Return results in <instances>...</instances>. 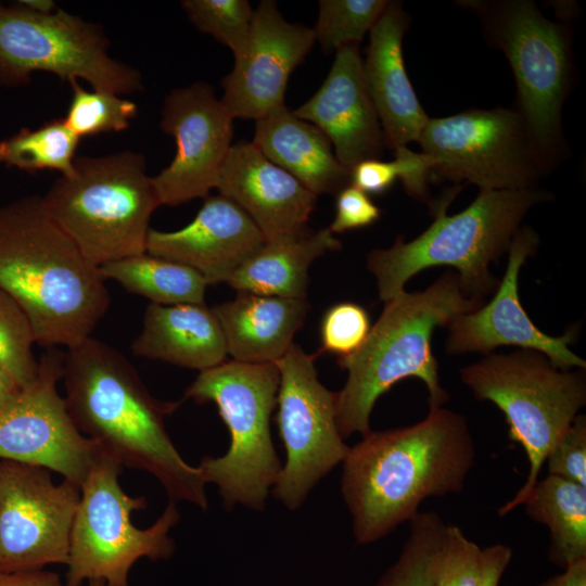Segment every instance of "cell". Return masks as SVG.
Masks as SVG:
<instances>
[{
    "instance_id": "cell-24",
    "label": "cell",
    "mask_w": 586,
    "mask_h": 586,
    "mask_svg": "<svg viewBox=\"0 0 586 586\" xmlns=\"http://www.w3.org/2000/svg\"><path fill=\"white\" fill-rule=\"evenodd\" d=\"M131 351L200 372L225 362L228 356L221 327L205 304L150 303Z\"/></svg>"
},
{
    "instance_id": "cell-39",
    "label": "cell",
    "mask_w": 586,
    "mask_h": 586,
    "mask_svg": "<svg viewBox=\"0 0 586 586\" xmlns=\"http://www.w3.org/2000/svg\"><path fill=\"white\" fill-rule=\"evenodd\" d=\"M393 151L398 179L406 192L420 202L430 203L428 182L433 167L430 157L422 152H413L407 146H400Z\"/></svg>"
},
{
    "instance_id": "cell-29",
    "label": "cell",
    "mask_w": 586,
    "mask_h": 586,
    "mask_svg": "<svg viewBox=\"0 0 586 586\" xmlns=\"http://www.w3.org/2000/svg\"><path fill=\"white\" fill-rule=\"evenodd\" d=\"M79 139L63 118L36 129L21 128L0 141V163L27 173L51 169L67 176L74 170Z\"/></svg>"
},
{
    "instance_id": "cell-18",
    "label": "cell",
    "mask_w": 586,
    "mask_h": 586,
    "mask_svg": "<svg viewBox=\"0 0 586 586\" xmlns=\"http://www.w3.org/2000/svg\"><path fill=\"white\" fill-rule=\"evenodd\" d=\"M315 41L313 28L284 20L276 1H260L246 49L221 80L220 101L232 118L257 120L283 107L289 77Z\"/></svg>"
},
{
    "instance_id": "cell-37",
    "label": "cell",
    "mask_w": 586,
    "mask_h": 586,
    "mask_svg": "<svg viewBox=\"0 0 586 586\" xmlns=\"http://www.w3.org/2000/svg\"><path fill=\"white\" fill-rule=\"evenodd\" d=\"M548 474L586 486V416L577 415L549 450Z\"/></svg>"
},
{
    "instance_id": "cell-6",
    "label": "cell",
    "mask_w": 586,
    "mask_h": 586,
    "mask_svg": "<svg viewBox=\"0 0 586 586\" xmlns=\"http://www.w3.org/2000/svg\"><path fill=\"white\" fill-rule=\"evenodd\" d=\"M55 224L93 265L146 253L149 222L161 206L144 156L122 151L79 156L42 196Z\"/></svg>"
},
{
    "instance_id": "cell-28",
    "label": "cell",
    "mask_w": 586,
    "mask_h": 586,
    "mask_svg": "<svg viewBox=\"0 0 586 586\" xmlns=\"http://www.w3.org/2000/svg\"><path fill=\"white\" fill-rule=\"evenodd\" d=\"M102 277L118 282L130 293L153 304H204L205 279L182 264L146 253L114 260L99 267Z\"/></svg>"
},
{
    "instance_id": "cell-41",
    "label": "cell",
    "mask_w": 586,
    "mask_h": 586,
    "mask_svg": "<svg viewBox=\"0 0 586 586\" xmlns=\"http://www.w3.org/2000/svg\"><path fill=\"white\" fill-rule=\"evenodd\" d=\"M512 559V550L504 544L482 548L481 573L477 586H499L501 577Z\"/></svg>"
},
{
    "instance_id": "cell-27",
    "label": "cell",
    "mask_w": 586,
    "mask_h": 586,
    "mask_svg": "<svg viewBox=\"0 0 586 586\" xmlns=\"http://www.w3.org/2000/svg\"><path fill=\"white\" fill-rule=\"evenodd\" d=\"M525 513L550 531L547 557L560 569L586 559V486L550 475L537 481Z\"/></svg>"
},
{
    "instance_id": "cell-11",
    "label": "cell",
    "mask_w": 586,
    "mask_h": 586,
    "mask_svg": "<svg viewBox=\"0 0 586 586\" xmlns=\"http://www.w3.org/2000/svg\"><path fill=\"white\" fill-rule=\"evenodd\" d=\"M109 46L100 25L61 9L39 14L20 1L0 3L1 86L27 85L41 71L118 95L143 90L141 74L113 59Z\"/></svg>"
},
{
    "instance_id": "cell-23",
    "label": "cell",
    "mask_w": 586,
    "mask_h": 586,
    "mask_svg": "<svg viewBox=\"0 0 586 586\" xmlns=\"http://www.w3.org/2000/svg\"><path fill=\"white\" fill-rule=\"evenodd\" d=\"M309 308L306 298L238 292L234 300L212 310L232 360L266 364L276 362L286 353Z\"/></svg>"
},
{
    "instance_id": "cell-33",
    "label": "cell",
    "mask_w": 586,
    "mask_h": 586,
    "mask_svg": "<svg viewBox=\"0 0 586 586\" xmlns=\"http://www.w3.org/2000/svg\"><path fill=\"white\" fill-rule=\"evenodd\" d=\"M181 7L195 28L231 50L234 61L243 55L254 15L249 1L184 0Z\"/></svg>"
},
{
    "instance_id": "cell-36",
    "label": "cell",
    "mask_w": 586,
    "mask_h": 586,
    "mask_svg": "<svg viewBox=\"0 0 586 586\" xmlns=\"http://www.w3.org/2000/svg\"><path fill=\"white\" fill-rule=\"evenodd\" d=\"M482 548L463 531L447 524L444 550L434 586H477Z\"/></svg>"
},
{
    "instance_id": "cell-45",
    "label": "cell",
    "mask_w": 586,
    "mask_h": 586,
    "mask_svg": "<svg viewBox=\"0 0 586 586\" xmlns=\"http://www.w3.org/2000/svg\"><path fill=\"white\" fill-rule=\"evenodd\" d=\"M20 3L39 14H50L56 10L55 3L51 0H20Z\"/></svg>"
},
{
    "instance_id": "cell-22",
    "label": "cell",
    "mask_w": 586,
    "mask_h": 586,
    "mask_svg": "<svg viewBox=\"0 0 586 586\" xmlns=\"http://www.w3.org/2000/svg\"><path fill=\"white\" fill-rule=\"evenodd\" d=\"M409 16L398 1H390L369 31L365 82L375 107L386 146L395 150L417 141L429 120L408 78L403 38Z\"/></svg>"
},
{
    "instance_id": "cell-15",
    "label": "cell",
    "mask_w": 586,
    "mask_h": 586,
    "mask_svg": "<svg viewBox=\"0 0 586 586\" xmlns=\"http://www.w3.org/2000/svg\"><path fill=\"white\" fill-rule=\"evenodd\" d=\"M80 487L50 470L0 460V572L42 570L68 560Z\"/></svg>"
},
{
    "instance_id": "cell-43",
    "label": "cell",
    "mask_w": 586,
    "mask_h": 586,
    "mask_svg": "<svg viewBox=\"0 0 586 586\" xmlns=\"http://www.w3.org/2000/svg\"><path fill=\"white\" fill-rule=\"evenodd\" d=\"M537 586H586V559L570 564L562 573L540 582Z\"/></svg>"
},
{
    "instance_id": "cell-31",
    "label": "cell",
    "mask_w": 586,
    "mask_h": 586,
    "mask_svg": "<svg viewBox=\"0 0 586 586\" xmlns=\"http://www.w3.org/2000/svg\"><path fill=\"white\" fill-rule=\"evenodd\" d=\"M72 99L63 118L79 138L110 131H123L137 117L138 106L122 95L86 90L77 79H69Z\"/></svg>"
},
{
    "instance_id": "cell-19",
    "label": "cell",
    "mask_w": 586,
    "mask_h": 586,
    "mask_svg": "<svg viewBox=\"0 0 586 586\" xmlns=\"http://www.w3.org/2000/svg\"><path fill=\"white\" fill-rule=\"evenodd\" d=\"M293 113L329 138L337 161L348 170L362 161L379 158L386 146L365 82L359 44L336 51L321 87Z\"/></svg>"
},
{
    "instance_id": "cell-8",
    "label": "cell",
    "mask_w": 586,
    "mask_h": 586,
    "mask_svg": "<svg viewBox=\"0 0 586 586\" xmlns=\"http://www.w3.org/2000/svg\"><path fill=\"white\" fill-rule=\"evenodd\" d=\"M481 21L487 43L512 68L518 107L549 173L568 153L562 109L571 90L570 30L546 18L531 0L460 1Z\"/></svg>"
},
{
    "instance_id": "cell-32",
    "label": "cell",
    "mask_w": 586,
    "mask_h": 586,
    "mask_svg": "<svg viewBox=\"0 0 586 586\" xmlns=\"http://www.w3.org/2000/svg\"><path fill=\"white\" fill-rule=\"evenodd\" d=\"M387 0H320L313 28L315 40L327 52L348 44H359L375 25Z\"/></svg>"
},
{
    "instance_id": "cell-5",
    "label": "cell",
    "mask_w": 586,
    "mask_h": 586,
    "mask_svg": "<svg viewBox=\"0 0 586 586\" xmlns=\"http://www.w3.org/2000/svg\"><path fill=\"white\" fill-rule=\"evenodd\" d=\"M458 193L449 192L435 206L433 222L417 238L406 242L399 235L388 249L367 255V268L377 279L384 303L405 291V284L430 267L456 269L462 293L483 302L495 293L499 281L489 267L504 253L528 211L550 194L537 188L522 190H480L463 211L447 215Z\"/></svg>"
},
{
    "instance_id": "cell-20",
    "label": "cell",
    "mask_w": 586,
    "mask_h": 586,
    "mask_svg": "<svg viewBox=\"0 0 586 586\" xmlns=\"http://www.w3.org/2000/svg\"><path fill=\"white\" fill-rule=\"evenodd\" d=\"M265 238L246 213L228 198L208 195L195 218L176 231L150 229L146 253L188 266L207 284L227 283Z\"/></svg>"
},
{
    "instance_id": "cell-42",
    "label": "cell",
    "mask_w": 586,
    "mask_h": 586,
    "mask_svg": "<svg viewBox=\"0 0 586 586\" xmlns=\"http://www.w3.org/2000/svg\"><path fill=\"white\" fill-rule=\"evenodd\" d=\"M0 586H64V582L55 572L44 570L0 572Z\"/></svg>"
},
{
    "instance_id": "cell-35",
    "label": "cell",
    "mask_w": 586,
    "mask_h": 586,
    "mask_svg": "<svg viewBox=\"0 0 586 586\" xmlns=\"http://www.w3.org/2000/svg\"><path fill=\"white\" fill-rule=\"evenodd\" d=\"M371 329L367 310L353 302H343L330 307L320 324L321 352L337 358L357 352Z\"/></svg>"
},
{
    "instance_id": "cell-38",
    "label": "cell",
    "mask_w": 586,
    "mask_h": 586,
    "mask_svg": "<svg viewBox=\"0 0 586 586\" xmlns=\"http://www.w3.org/2000/svg\"><path fill=\"white\" fill-rule=\"evenodd\" d=\"M380 215V208L369 195L349 183L336 194L335 217L329 230L334 234L367 227L375 222Z\"/></svg>"
},
{
    "instance_id": "cell-44",
    "label": "cell",
    "mask_w": 586,
    "mask_h": 586,
    "mask_svg": "<svg viewBox=\"0 0 586 586\" xmlns=\"http://www.w3.org/2000/svg\"><path fill=\"white\" fill-rule=\"evenodd\" d=\"M18 391V386L0 361V409L7 405Z\"/></svg>"
},
{
    "instance_id": "cell-2",
    "label": "cell",
    "mask_w": 586,
    "mask_h": 586,
    "mask_svg": "<svg viewBox=\"0 0 586 586\" xmlns=\"http://www.w3.org/2000/svg\"><path fill=\"white\" fill-rule=\"evenodd\" d=\"M62 379L67 410L82 435L123 468L152 474L170 501L207 510L199 467L182 458L165 426L180 403L154 398L120 352L92 336L64 353Z\"/></svg>"
},
{
    "instance_id": "cell-1",
    "label": "cell",
    "mask_w": 586,
    "mask_h": 586,
    "mask_svg": "<svg viewBox=\"0 0 586 586\" xmlns=\"http://www.w3.org/2000/svg\"><path fill=\"white\" fill-rule=\"evenodd\" d=\"M341 492L358 545L410 522L423 500L457 494L475 463L467 419L432 407L420 422L370 431L343 460Z\"/></svg>"
},
{
    "instance_id": "cell-3",
    "label": "cell",
    "mask_w": 586,
    "mask_h": 586,
    "mask_svg": "<svg viewBox=\"0 0 586 586\" xmlns=\"http://www.w3.org/2000/svg\"><path fill=\"white\" fill-rule=\"evenodd\" d=\"M105 281L42 196L0 206V286L25 311L36 343L68 348L91 336L110 306Z\"/></svg>"
},
{
    "instance_id": "cell-46",
    "label": "cell",
    "mask_w": 586,
    "mask_h": 586,
    "mask_svg": "<svg viewBox=\"0 0 586 586\" xmlns=\"http://www.w3.org/2000/svg\"><path fill=\"white\" fill-rule=\"evenodd\" d=\"M88 586H105V584L102 581L91 579L88 581Z\"/></svg>"
},
{
    "instance_id": "cell-4",
    "label": "cell",
    "mask_w": 586,
    "mask_h": 586,
    "mask_svg": "<svg viewBox=\"0 0 586 586\" xmlns=\"http://www.w3.org/2000/svg\"><path fill=\"white\" fill-rule=\"evenodd\" d=\"M484 303L467 297L456 272L447 270L423 291H403L384 303V309L354 354L337 358L347 371L336 393V423L343 438L371 431L370 416L384 393L407 378L421 380L429 405L442 407L449 394L441 385L438 362L431 347L436 328Z\"/></svg>"
},
{
    "instance_id": "cell-9",
    "label": "cell",
    "mask_w": 586,
    "mask_h": 586,
    "mask_svg": "<svg viewBox=\"0 0 586 586\" xmlns=\"http://www.w3.org/2000/svg\"><path fill=\"white\" fill-rule=\"evenodd\" d=\"M477 400H488L504 413L509 438L522 446L528 461L524 484L505 502V517L523 505L553 444L586 404L584 369L561 370L539 352L487 354L459 371Z\"/></svg>"
},
{
    "instance_id": "cell-16",
    "label": "cell",
    "mask_w": 586,
    "mask_h": 586,
    "mask_svg": "<svg viewBox=\"0 0 586 586\" xmlns=\"http://www.w3.org/2000/svg\"><path fill=\"white\" fill-rule=\"evenodd\" d=\"M160 127L176 142L170 164L152 177L161 205L208 196L233 138V118L212 86L196 81L171 90L164 99Z\"/></svg>"
},
{
    "instance_id": "cell-21",
    "label": "cell",
    "mask_w": 586,
    "mask_h": 586,
    "mask_svg": "<svg viewBox=\"0 0 586 586\" xmlns=\"http://www.w3.org/2000/svg\"><path fill=\"white\" fill-rule=\"evenodd\" d=\"M215 188L246 213L265 241L308 231L318 198L249 141L232 144Z\"/></svg>"
},
{
    "instance_id": "cell-40",
    "label": "cell",
    "mask_w": 586,
    "mask_h": 586,
    "mask_svg": "<svg viewBox=\"0 0 586 586\" xmlns=\"http://www.w3.org/2000/svg\"><path fill=\"white\" fill-rule=\"evenodd\" d=\"M398 179L394 161L371 158L356 164L351 170V183L367 194H382Z\"/></svg>"
},
{
    "instance_id": "cell-13",
    "label": "cell",
    "mask_w": 586,
    "mask_h": 586,
    "mask_svg": "<svg viewBox=\"0 0 586 586\" xmlns=\"http://www.w3.org/2000/svg\"><path fill=\"white\" fill-rule=\"evenodd\" d=\"M317 357L293 343L275 362L280 372L276 422L285 462L271 492L290 510L300 508L349 450L336 423V393L319 381Z\"/></svg>"
},
{
    "instance_id": "cell-25",
    "label": "cell",
    "mask_w": 586,
    "mask_h": 586,
    "mask_svg": "<svg viewBox=\"0 0 586 586\" xmlns=\"http://www.w3.org/2000/svg\"><path fill=\"white\" fill-rule=\"evenodd\" d=\"M252 142L317 196L337 194L351 183V170L337 161L329 138L286 105L255 120Z\"/></svg>"
},
{
    "instance_id": "cell-7",
    "label": "cell",
    "mask_w": 586,
    "mask_h": 586,
    "mask_svg": "<svg viewBox=\"0 0 586 586\" xmlns=\"http://www.w3.org/2000/svg\"><path fill=\"white\" fill-rule=\"evenodd\" d=\"M280 372L275 362L225 361L201 371L184 398L213 402L228 426L230 446L220 457L204 456L198 466L204 482L218 487L226 510L242 505L263 511L282 468L270 418L277 406Z\"/></svg>"
},
{
    "instance_id": "cell-34",
    "label": "cell",
    "mask_w": 586,
    "mask_h": 586,
    "mask_svg": "<svg viewBox=\"0 0 586 586\" xmlns=\"http://www.w3.org/2000/svg\"><path fill=\"white\" fill-rule=\"evenodd\" d=\"M33 327L18 303L0 286V361L18 388L29 385L37 377L39 361L33 345Z\"/></svg>"
},
{
    "instance_id": "cell-17",
    "label": "cell",
    "mask_w": 586,
    "mask_h": 586,
    "mask_svg": "<svg viewBox=\"0 0 586 586\" xmlns=\"http://www.w3.org/2000/svg\"><path fill=\"white\" fill-rule=\"evenodd\" d=\"M538 245V233L528 226H521L509 246L507 268L492 300L473 311L459 315L447 326V354L487 355L500 346H518L539 352L558 369H586V361L569 348L577 335L576 328L560 336L546 334L533 323L521 305L519 273Z\"/></svg>"
},
{
    "instance_id": "cell-12",
    "label": "cell",
    "mask_w": 586,
    "mask_h": 586,
    "mask_svg": "<svg viewBox=\"0 0 586 586\" xmlns=\"http://www.w3.org/2000/svg\"><path fill=\"white\" fill-rule=\"evenodd\" d=\"M418 142L432 161L431 177L467 180L480 190L537 188L548 174L515 109H474L429 118Z\"/></svg>"
},
{
    "instance_id": "cell-26",
    "label": "cell",
    "mask_w": 586,
    "mask_h": 586,
    "mask_svg": "<svg viewBox=\"0 0 586 586\" xmlns=\"http://www.w3.org/2000/svg\"><path fill=\"white\" fill-rule=\"evenodd\" d=\"M341 246L329 228L268 240L244 260L227 284L238 292L305 298L311 263Z\"/></svg>"
},
{
    "instance_id": "cell-30",
    "label": "cell",
    "mask_w": 586,
    "mask_h": 586,
    "mask_svg": "<svg viewBox=\"0 0 586 586\" xmlns=\"http://www.w3.org/2000/svg\"><path fill=\"white\" fill-rule=\"evenodd\" d=\"M396 561L374 586H434L447 524L435 511L419 512Z\"/></svg>"
},
{
    "instance_id": "cell-10",
    "label": "cell",
    "mask_w": 586,
    "mask_h": 586,
    "mask_svg": "<svg viewBox=\"0 0 586 586\" xmlns=\"http://www.w3.org/2000/svg\"><path fill=\"white\" fill-rule=\"evenodd\" d=\"M122 469L102 453L80 486L64 586H81L91 579L105 586H129V572L139 559L167 560L175 552L169 532L180 519L176 502L169 500L150 527H137L131 514L144 509L146 499L122 488Z\"/></svg>"
},
{
    "instance_id": "cell-14",
    "label": "cell",
    "mask_w": 586,
    "mask_h": 586,
    "mask_svg": "<svg viewBox=\"0 0 586 586\" xmlns=\"http://www.w3.org/2000/svg\"><path fill=\"white\" fill-rule=\"evenodd\" d=\"M63 360L50 347L36 379L0 409V460L42 467L80 487L102 451L76 428L58 391Z\"/></svg>"
}]
</instances>
